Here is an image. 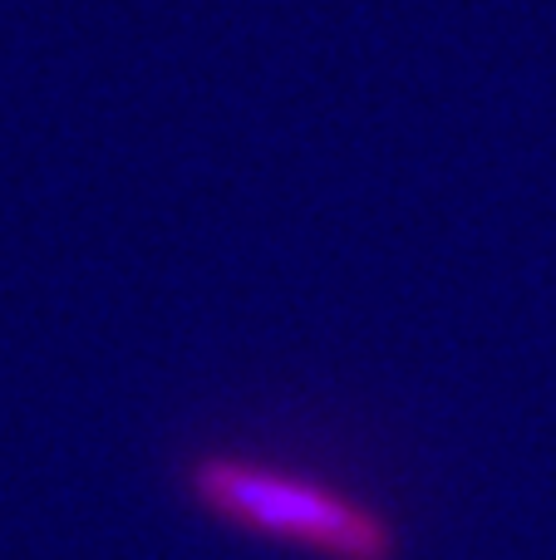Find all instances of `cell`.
Segmentation results:
<instances>
[{"instance_id":"6da1fadb","label":"cell","mask_w":556,"mask_h":560,"mask_svg":"<svg viewBox=\"0 0 556 560\" xmlns=\"http://www.w3.org/2000/svg\"><path fill=\"white\" fill-rule=\"evenodd\" d=\"M183 502L212 532L256 551L291 560H409V532L380 497L262 453H193L183 463Z\"/></svg>"}]
</instances>
